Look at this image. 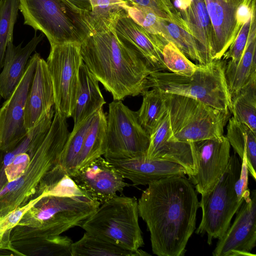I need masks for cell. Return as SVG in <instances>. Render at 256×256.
<instances>
[{"label": "cell", "instance_id": "cell-16", "mask_svg": "<svg viewBox=\"0 0 256 256\" xmlns=\"http://www.w3.org/2000/svg\"><path fill=\"white\" fill-rule=\"evenodd\" d=\"M214 36L212 60H220L235 40L239 30L236 12L244 0H204Z\"/></svg>", "mask_w": 256, "mask_h": 256}, {"label": "cell", "instance_id": "cell-40", "mask_svg": "<svg viewBox=\"0 0 256 256\" xmlns=\"http://www.w3.org/2000/svg\"><path fill=\"white\" fill-rule=\"evenodd\" d=\"M76 7L90 14L92 6L89 0H68Z\"/></svg>", "mask_w": 256, "mask_h": 256}, {"label": "cell", "instance_id": "cell-38", "mask_svg": "<svg viewBox=\"0 0 256 256\" xmlns=\"http://www.w3.org/2000/svg\"><path fill=\"white\" fill-rule=\"evenodd\" d=\"M130 4L138 5L148 7L153 10L156 12L162 18L170 22L168 16L161 10L158 0H123Z\"/></svg>", "mask_w": 256, "mask_h": 256}, {"label": "cell", "instance_id": "cell-23", "mask_svg": "<svg viewBox=\"0 0 256 256\" xmlns=\"http://www.w3.org/2000/svg\"><path fill=\"white\" fill-rule=\"evenodd\" d=\"M226 137L240 160L246 150L248 169L249 174L256 180V132L232 116L228 121Z\"/></svg>", "mask_w": 256, "mask_h": 256}, {"label": "cell", "instance_id": "cell-34", "mask_svg": "<svg viewBox=\"0 0 256 256\" xmlns=\"http://www.w3.org/2000/svg\"><path fill=\"white\" fill-rule=\"evenodd\" d=\"M125 10L134 22L148 32L162 37L164 32V22L168 20L146 6L128 4L125 7Z\"/></svg>", "mask_w": 256, "mask_h": 256}, {"label": "cell", "instance_id": "cell-26", "mask_svg": "<svg viewBox=\"0 0 256 256\" xmlns=\"http://www.w3.org/2000/svg\"><path fill=\"white\" fill-rule=\"evenodd\" d=\"M96 116V112L70 132L58 163L72 176L78 170V160L86 135Z\"/></svg>", "mask_w": 256, "mask_h": 256}, {"label": "cell", "instance_id": "cell-20", "mask_svg": "<svg viewBox=\"0 0 256 256\" xmlns=\"http://www.w3.org/2000/svg\"><path fill=\"white\" fill-rule=\"evenodd\" d=\"M256 28L255 10L252 14L248 38L239 61L226 62L225 78L231 96L256 78Z\"/></svg>", "mask_w": 256, "mask_h": 256}, {"label": "cell", "instance_id": "cell-43", "mask_svg": "<svg viewBox=\"0 0 256 256\" xmlns=\"http://www.w3.org/2000/svg\"></svg>", "mask_w": 256, "mask_h": 256}, {"label": "cell", "instance_id": "cell-30", "mask_svg": "<svg viewBox=\"0 0 256 256\" xmlns=\"http://www.w3.org/2000/svg\"><path fill=\"white\" fill-rule=\"evenodd\" d=\"M141 94L142 104L136 113L140 124L150 136L166 108L162 94L158 90H146Z\"/></svg>", "mask_w": 256, "mask_h": 256}, {"label": "cell", "instance_id": "cell-1", "mask_svg": "<svg viewBox=\"0 0 256 256\" xmlns=\"http://www.w3.org/2000/svg\"><path fill=\"white\" fill-rule=\"evenodd\" d=\"M139 216L150 233L152 252L158 256H183L196 228L200 208L197 192L184 176L150 183L138 200Z\"/></svg>", "mask_w": 256, "mask_h": 256}, {"label": "cell", "instance_id": "cell-11", "mask_svg": "<svg viewBox=\"0 0 256 256\" xmlns=\"http://www.w3.org/2000/svg\"><path fill=\"white\" fill-rule=\"evenodd\" d=\"M40 56L35 52L30 57L22 78L0 108V150H12L28 133L24 126L26 100Z\"/></svg>", "mask_w": 256, "mask_h": 256}, {"label": "cell", "instance_id": "cell-14", "mask_svg": "<svg viewBox=\"0 0 256 256\" xmlns=\"http://www.w3.org/2000/svg\"><path fill=\"white\" fill-rule=\"evenodd\" d=\"M146 158L178 164L184 168L188 176L196 172L190 144L178 141L172 135L167 109L150 135Z\"/></svg>", "mask_w": 256, "mask_h": 256}, {"label": "cell", "instance_id": "cell-33", "mask_svg": "<svg viewBox=\"0 0 256 256\" xmlns=\"http://www.w3.org/2000/svg\"><path fill=\"white\" fill-rule=\"evenodd\" d=\"M90 16L94 30L101 26L111 24L124 12L128 4L123 0H89Z\"/></svg>", "mask_w": 256, "mask_h": 256}, {"label": "cell", "instance_id": "cell-27", "mask_svg": "<svg viewBox=\"0 0 256 256\" xmlns=\"http://www.w3.org/2000/svg\"><path fill=\"white\" fill-rule=\"evenodd\" d=\"M41 190V196H88L58 163L54 166L42 178Z\"/></svg>", "mask_w": 256, "mask_h": 256}, {"label": "cell", "instance_id": "cell-3", "mask_svg": "<svg viewBox=\"0 0 256 256\" xmlns=\"http://www.w3.org/2000/svg\"><path fill=\"white\" fill-rule=\"evenodd\" d=\"M24 25L40 30L50 46L81 44L93 32L90 14L68 0H19Z\"/></svg>", "mask_w": 256, "mask_h": 256}, {"label": "cell", "instance_id": "cell-37", "mask_svg": "<svg viewBox=\"0 0 256 256\" xmlns=\"http://www.w3.org/2000/svg\"><path fill=\"white\" fill-rule=\"evenodd\" d=\"M28 161L29 156L26 152H22L16 155L13 162L7 166L6 170L9 182L18 178V176L22 172Z\"/></svg>", "mask_w": 256, "mask_h": 256}, {"label": "cell", "instance_id": "cell-13", "mask_svg": "<svg viewBox=\"0 0 256 256\" xmlns=\"http://www.w3.org/2000/svg\"><path fill=\"white\" fill-rule=\"evenodd\" d=\"M72 178L88 196L100 204L130 186L124 182L114 166L102 156L81 167Z\"/></svg>", "mask_w": 256, "mask_h": 256}, {"label": "cell", "instance_id": "cell-22", "mask_svg": "<svg viewBox=\"0 0 256 256\" xmlns=\"http://www.w3.org/2000/svg\"><path fill=\"white\" fill-rule=\"evenodd\" d=\"M190 32L211 61L214 50L212 27L204 0H192L186 10L180 13Z\"/></svg>", "mask_w": 256, "mask_h": 256}, {"label": "cell", "instance_id": "cell-21", "mask_svg": "<svg viewBox=\"0 0 256 256\" xmlns=\"http://www.w3.org/2000/svg\"><path fill=\"white\" fill-rule=\"evenodd\" d=\"M106 103L98 82L83 62L80 68L76 103L72 116L74 120V126H76L102 108Z\"/></svg>", "mask_w": 256, "mask_h": 256}, {"label": "cell", "instance_id": "cell-12", "mask_svg": "<svg viewBox=\"0 0 256 256\" xmlns=\"http://www.w3.org/2000/svg\"><path fill=\"white\" fill-rule=\"evenodd\" d=\"M236 217L212 252L214 256H252L256 246V191L247 192Z\"/></svg>", "mask_w": 256, "mask_h": 256}, {"label": "cell", "instance_id": "cell-25", "mask_svg": "<svg viewBox=\"0 0 256 256\" xmlns=\"http://www.w3.org/2000/svg\"><path fill=\"white\" fill-rule=\"evenodd\" d=\"M106 130V117L103 108H101L96 112L94 120L86 135L77 170L90 161L104 154Z\"/></svg>", "mask_w": 256, "mask_h": 256}, {"label": "cell", "instance_id": "cell-35", "mask_svg": "<svg viewBox=\"0 0 256 256\" xmlns=\"http://www.w3.org/2000/svg\"><path fill=\"white\" fill-rule=\"evenodd\" d=\"M252 16L240 28L235 40L223 55V60H229L233 62L236 63L241 58L246 44Z\"/></svg>", "mask_w": 256, "mask_h": 256}, {"label": "cell", "instance_id": "cell-31", "mask_svg": "<svg viewBox=\"0 0 256 256\" xmlns=\"http://www.w3.org/2000/svg\"><path fill=\"white\" fill-rule=\"evenodd\" d=\"M18 10L19 0H0V70L4 66L8 45L13 40Z\"/></svg>", "mask_w": 256, "mask_h": 256}, {"label": "cell", "instance_id": "cell-41", "mask_svg": "<svg viewBox=\"0 0 256 256\" xmlns=\"http://www.w3.org/2000/svg\"><path fill=\"white\" fill-rule=\"evenodd\" d=\"M16 155L10 152L6 154V155L4 157V162L5 166H8L13 162Z\"/></svg>", "mask_w": 256, "mask_h": 256}, {"label": "cell", "instance_id": "cell-29", "mask_svg": "<svg viewBox=\"0 0 256 256\" xmlns=\"http://www.w3.org/2000/svg\"><path fill=\"white\" fill-rule=\"evenodd\" d=\"M232 114L256 132V78L231 96Z\"/></svg>", "mask_w": 256, "mask_h": 256}, {"label": "cell", "instance_id": "cell-24", "mask_svg": "<svg viewBox=\"0 0 256 256\" xmlns=\"http://www.w3.org/2000/svg\"><path fill=\"white\" fill-rule=\"evenodd\" d=\"M72 256H144L150 255L138 249L132 252L120 248L99 237L85 232L72 246Z\"/></svg>", "mask_w": 256, "mask_h": 256}, {"label": "cell", "instance_id": "cell-5", "mask_svg": "<svg viewBox=\"0 0 256 256\" xmlns=\"http://www.w3.org/2000/svg\"><path fill=\"white\" fill-rule=\"evenodd\" d=\"M134 197L118 196L100 204L80 227L124 249L136 252L144 245Z\"/></svg>", "mask_w": 256, "mask_h": 256}, {"label": "cell", "instance_id": "cell-15", "mask_svg": "<svg viewBox=\"0 0 256 256\" xmlns=\"http://www.w3.org/2000/svg\"><path fill=\"white\" fill-rule=\"evenodd\" d=\"M114 30L118 41L140 55L152 72L168 70L159 50L162 37L148 32L126 11L118 18Z\"/></svg>", "mask_w": 256, "mask_h": 256}, {"label": "cell", "instance_id": "cell-36", "mask_svg": "<svg viewBox=\"0 0 256 256\" xmlns=\"http://www.w3.org/2000/svg\"><path fill=\"white\" fill-rule=\"evenodd\" d=\"M248 174L246 164V150H245L242 159L241 160L240 174L234 186L235 191L238 198L240 200H243L244 194L250 190L248 188Z\"/></svg>", "mask_w": 256, "mask_h": 256}, {"label": "cell", "instance_id": "cell-17", "mask_svg": "<svg viewBox=\"0 0 256 256\" xmlns=\"http://www.w3.org/2000/svg\"><path fill=\"white\" fill-rule=\"evenodd\" d=\"M52 82L46 61L39 57L28 94L24 126L28 131L54 108Z\"/></svg>", "mask_w": 256, "mask_h": 256}, {"label": "cell", "instance_id": "cell-6", "mask_svg": "<svg viewBox=\"0 0 256 256\" xmlns=\"http://www.w3.org/2000/svg\"><path fill=\"white\" fill-rule=\"evenodd\" d=\"M162 94L172 132L177 140L189 143L224 135V128L232 114L230 111L214 108L190 97Z\"/></svg>", "mask_w": 256, "mask_h": 256}, {"label": "cell", "instance_id": "cell-32", "mask_svg": "<svg viewBox=\"0 0 256 256\" xmlns=\"http://www.w3.org/2000/svg\"><path fill=\"white\" fill-rule=\"evenodd\" d=\"M164 62L168 70L182 76H191L198 68L172 42L164 40L160 47Z\"/></svg>", "mask_w": 256, "mask_h": 256}, {"label": "cell", "instance_id": "cell-42", "mask_svg": "<svg viewBox=\"0 0 256 256\" xmlns=\"http://www.w3.org/2000/svg\"><path fill=\"white\" fill-rule=\"evenodd\" d=\"M172 1L176 0H172Z\"/></svg>", "mask_w": 256, "mask_h": 256}, {"label": "cell", "instance_id": "cell-28", "mask_svg": "<svg viewBox=\"0 0 256 256\" xmlns=\"http://www.w3.org/2000/svg\"><path fill=\"white\" fill-rule=\"evenodd\" d=\"M164 32L162 38L173 43L189 60L200 64H206L212 61L204 53L194 38L177 24L168 20L164 22Z\"/></svg>", "mask_w": 256, "mask_h": 256}, {"label": "cell", "instance_id": "cell-8", "mask_svg": "<svg viewBox=\"0 0 256 256\" xmlns=\"http://www.w3.org/2000/svg\"><path fill=\"white\" fill-rule=\"evenodd\" d=\"M106 117V150L108 160H120L144 157L150 136L140 124L136 112L122 100L108 105Z\"/></svg>", "mask_w": 256, "mask_h": 256}, {"label": "cell", "instance_id": "cell-9", "mask_svg": "<svg viewBox=\"0 0 256 256\" xmlns=\"http://www.w3.org/2000/svg\"><path fill=\"white\" fill-rule=\"evenodd\" d=\"M82 62L80 44L67 43L50 46L46 63L52 82L54 109L66 118L72 116L76 105Z\"/></svg>", "mask_w": 256, "mask_h": 256}, {"label": "cell", "instance_id": "cell-39", "mask_svg": "<svg viewBox=\"0 0 256 256\" xmlns=\"http://www.w3.org/2000/svg\"><path fill=\"white\" fill-rule=\"evenodd\" d=\"M26 210V208H21L11 212L6 220L8 224L12 226L16 224L22 217Z\"/></svg>", "mask_w": 256, "mask_h": 256}, {"label": "cell", "instance_id": "cell-18", "mask_svg": "<svg viewBox=\"0 0 256 256\" xmlns=\"http://www.w3.org/2000/svg\"><path fill=\"white\" fill-rule=\"evenodd\" d=\"M124 178L134 186L148 185L160 179L172 176H184L186 172L180 165L169 161L144 157L108 160Z\"/></svg>", "mask_w": 256, "mask_h": 256}, {"label": "cell", "instance_id": "cell-4", "mask_svg": "<svg viewBox=\"0 0 256 256\" xmlns=\"http://www.w3.org/2000/svg\"><path fill=\"white\" fill-rule=\"evenodd\" d=\"M226 64V60L222 58L199 64L189 76L153 71L147 78L145 89L154 88L162 93L190 97L214 108L229 110L232 114L231 96L224 74Z\"/></svg>", "mask_w": 256, "mask_h": 256}, {"label": "cell", "instance_id": "cell-19", "mask_svg": "<svg viewBox=\"0 0 256 256\" xmlns=\"http://www.w3.org/2000/svg\"><path fill=\"white\" fill-rule=\"evenodd\" d=\"M44 38L36 36L24 47L22 42L16 46L9 42L6 52L3 69L0 74V98L8 99L14 92L25 72L29 58Z\"/></svg>", "mask_w": 256, "mask_h": 256}, {"label": "cell", "instance_id": "cell-10", "mask_svg": "<svg viewBox=\"0 0 256 256\" xmlns=\"http://www.w3.org/2000/svg\"><path fill=\"white\" fill-rule=\"evenodd\" d=\"M196 166L188 180L201 195L210 192L224 172L230 158V145L226 136L189 142Z\"/></svg>", "mask_w": 256, "mask_h": 256}, {"label": "cell", "instance_id": "cell-7", "mask_svg": "<svg viewBox=\"0 0 256 256\" xmlns=\"http://www.w3.org/2000/svg\"><path fill=\"white\" fill-rule=\"evenodd\" d=\"M240 162L234 152L214 187L207 194L201 195L200 207L202 218L196 233L206 234L209 245L214 239H219L225 234L244 200L238 198L234 188L240 174Z\"/></svg>", "mask_w": 256, "mask_h": 256}, {"label": "cell", "instance_id": "cell-2", "mask_svg": "<svg viewBox=\"0 0 256 256\" xmlns=\"http://www.w3.org/2000/svg\"><path fill=\"white\" fill-rule=\"evenodd\" d=\"M116 20L95 29L80 44V54L90 72L114 100H122L146 90L152 70L140 55L118 41Z\"/></svg>", "mask_w": 256, "mask_h": 256}]
</instances>
